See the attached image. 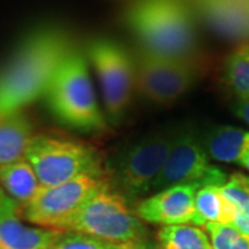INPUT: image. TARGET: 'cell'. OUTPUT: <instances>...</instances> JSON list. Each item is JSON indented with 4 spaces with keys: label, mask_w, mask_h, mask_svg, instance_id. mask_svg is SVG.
I'll list each match as a JSON object with an SVG mask.
<instances>
[{
    "label": "cell",
    "mask_w": 249,
    "mask_h": 249,
    "mask_svg": "<svg viewBox=\"0 0 249 249\" xmlns=\"http://www.w3.org/2000/svg\"><path fill=\"white\" fill-rule=\"evenodd\" d=\"M45 98L53 115L65 126L88 133H100L107 127L90 78L88 58L76 47H72L60 62Z\"/></svg>",
    "instance_id": "cell-3"
},
{
    "label": "cell",
    "mask_w": 249,
    "mask_h": 249,
    "mask_svg": "<svg viewBox=\"0 0 249 249\" xmlns=\"http://www.w3.org/2000/svg\"><path fill=\"white\" fill-rule=\"evenodd\" d=\"M209 234L212 249H249V237L231 224L209 223L204 227Z\"/></svg>",
    "instance_id": "cell-21"
},
{
    "label": "cell",
    "mask_w": 249,
    "mask_h": 249,
    "mask_svg": "<svg viewBox=\"0 0 249 249\" xmlns=\"http://www.w3.org/2000/svg\"><path fill=\"white\" fill-rule=\"evenodd\" d=\"M220 188L235 212L231 226L249 237V186L245 176L232 175Z\"/></svg>",
    "instance_id": "cell-19"
},
{
    "label": "cell",
    "mask_w": 249,
    "mask_h": 249,
    "mask_svg": "<svg viewBox=\"0 0 249 249\" xmlns=\"http://www.w3.org/2000/svg\"><path fill=\"white\" fill-rule=\"evenodd\" d=\"M61 232L25 224L22 206L0 187V249H49Z\"/></svg>",
    "instance_id": "cell-12"
},
{
    "label": "cell",
    "mask_w": 249,
    "mask_h": 249,
    "mask_svg": "<svg viewBox=\"0 0 249 249\" xmlns=\"http://www.w3.org/2000/svg\"><path fill=\"white\" fill-rule=\"evenodd\" d=\"M224 80L238 98L249 97V43H241L224 62Z\"/></svg>",
    "instance_id": "cell-20"
},
{
    "label": "cell",
    "mask_w": 249,
    "mask_h": 249,
    "mask_svg": "<svg viewBox=\"0 0 249 249\" xmlns=\"http://www.w3.org/2000/svg\"><path fill=\"white\" fill-rule=\"evenodd\" d=\"M64 231L133 245L144 237L145 229L142 219L129 209L127 199L107 186L80 206L65 224Z\"/></svg>",
    "instance_id": "cell-4"
},
{
    "label": "cell",
    "mask_w": 249,
    "mask_h": 249,
    "mask_svg": "<svg viewBox=\"0 0 249 249\" xmlns=\"http://www.w3.org/2000/svg\"><path fill=\"white\" fill-rule=\"evenodd\" d=\"M72 43L65 31L46 25L31 31L0 67V119L22 112L43 97Z\"/></svg>",
    "instance_id": "cell-1"
},
{
    "label": "cell",
    "mask_w": 249,
    "mask_h": 249,
    "mask_svg": "<svg viewBox=\"0 0 249 249\" xmlns=\"http://www.w3.org/2000/svg\"><path fill=\"white\" fill-rule=\"evenodd\" d=\"M158 241L160 249H212L208 232L193 224L162 227Z\"/></svg>",
    "instance_id": "cell-18"
},
{
    "label": "cell",
    "mask_w": 249,
    "mask_h": 249,
    "mask_svg": "<svg viewBox=\"0 0 249 249\" xmlns=\"http://www.w3.org/2000/svg\"><path fill=\"white\" fill-rule=\"evenodd\" d=\"M190 7L216 35L249 42V0H191Z\"/></svg>",
    "instance_id": "cell-13"
},
{
    "label": "cell",
    "mask_w": 249,
    "mask_h": 249,
    "mask_svg": "<svg viewBox=\"0 0 249 249\" xmlns=\"http://www.w3.org/2000/svg\"><path fill=\"white\" fill-rule=\"evenodd\" d=\"M198 184H178L142 199L136 214L144 222L166 226H196V194Z\"/></svg>",
    "instance_id": "cell-11"
},
{
    "label": "cell",
    "mask_w": 249,
    "mask_h": 249,
    "mask_svg": "<svg viewBox=\"0 0 249 249\" xmlns=\"http://www.w3.org/2000/svg\"><path fill=\"white\" fill-rule=\"evenodd\" d=\"M124 22L145 52L172 58H191L196 52V16L181 0H136Z\"/></svg>",
    "instance_id": "cell-2"
},
{
    "label": "cell",
    "mask_w": 249,
    "mask_h": 249,
    "mask_svg": "<svg viewBox=\"0 0 249 249\" xmlns=\"http://www.w3.org/2000/svg\"><path fill=\"white\" fill-rule=\"evenodd\" d=\"M202 145L209 160L240 163L249 147V132L235 126H216L205 134Z\"/></svg>",
    "instance_id": "cell-14"
},
{
    "label": "cell",
    "mask_w": 249,
    "mask_h": 249,
    "mask_svg": "<svg viewBox=\"0 0 249 249\" xmlns=\"http://www.w3.org/2000/svg\"><path fill=\"white\" fill-rule=\"evenodd\" d=\"M107 187L101 178L83 175L53 187L40 190L27 205L22 206L24 220L47 230L64 231L65 224L88 199Z\"/></svg>",
    "instance_id": "cell-8"
},
{
    "label": "cell",
    "mask_w": 249,
    "mask_h": 249,
    "mask_svg": "<svg viewBox=\"0 0 249 249\" xmlns=\"http://www.w3.org/2000/svg\"><path fill=\"white\" fill-rule=\"evenodd\" d=\"M245 181L248 183V186H249V178H248V176H245Z\"/></svg>",
    "instance_id": "cell-26"
},
{
    "label": "cell",
    "mask_w": 249,
    "mask_h": 249,
    "mask_svg": "<svg viewBox=\"0 0 249 249\" xmlns=\"http://www.w3.org/2000/svg\"><path fill=\"white\" fill-rule=\"evenodd\" d=\"M178 130H163L132 142L114 157L112 176L119 194L126 199H137L151 191V187L165 166Z\"/></svg>",
    "instance_id": "cell-5"
},
{
    "label": "cell",
    "mask_w": 249,
    "mask_h": 249,
    "mask_svg": "<svg viewBox=\"0 0 249 249\" xmlns=\"http://www.w3.org/2000/svg\"><path fill=\"white\" fill-rule=\"evenodd\" d=\"M32 139L29 119L22 112L0 119V166L25 158Z\"/></svg>",
    "instance_id": "cell-15"
},
{
    "label": "cell",
    "mask_w": 249,
    "mask_h": 249,
    "mask_svg": "<svg viewBox=\"0 0 249 249\" xmlns=\"http://www.w3.org/2000/svg\"><path fill=\"white\" fill-rule=\"evenodd\" d=\"M235 114L240 116L244 122L249 124V97L238 98V103L235 107Z\"/></svg>",
    "instance_id": "cell-23"
},
{
    "label": "cell",
    "mask_w": 249,
    "mask_h": 249,
    "mask_svg": "<svg viewBox=\"0 0 249 249\" xmlns=\"http://www.w3.org/2000/svg\"><path fill=\"white\" fill-rule=\"evenodd\" d=\"M134 58L136 89L155 104L176 101L193 86L196 78L191 58H172L139 49Z\"/></svg>",
    "instance_id": "cell-9"
},
{
    "label": "cell",
    "mask_w": 249,
    "mask_h": 249,
    "mask_svg": "<svg viewBox=\"0 0 249 249\" xmlns=\"http://www.w3.org/2000/svg\"><path fill=\"white\" fill-rule=\"evenodd\" d=\"M85 55L97 73L108 119L118 124L126 114L136 89L134 58L124 46L108 37L89 42Z\"/></svg>",
    "instance_id": "cell-6"
},
{
    "label": "cell",
    "mask_w": 249,
    "mask_h": 249,
    "mask_svg": "<svg viewBox=\"0 0 249 249\" xmlns=\"http://www.w3.org/2000/svg\"><path fill=\"white\" fill-rule=\"evenodd\" d=\"M25 160L35 170L42 187H53L90 175L101 178L100 158L79 142L47 136H34Z\"/></svg>",
    "instance_id": "cell-7"
},
{
    "label": "cell",
    "mask_w": 249,
    "mask_h": 249,
    "mask_svg": "<svg viewBox=\"0 0 249 249\" xmlns=\"http://www.w3.org/2000/svg\"><path fill=\"white\" fill-rule=\"evenodd\" d=\"M130 249H147V248H140V247H133V248Z\"/></svg>",
    "instance_id": "cell-25"
},
{
    "label": "cell",
    "mask_w": 249,
    "mask_h": 249,
    "mask_svg": "<svg viewBox=\"0 0 249 249\" xmlns=\"http://www.w3.org/2000/svg\"><path fill=\"white\" fill-rule=\"evenodd\" d=\"M222 186H204L196 190V226L205 227L209 223L232 224L234 208L223 196Z\"/></svg>",
    "instance_id": "cell-17"
},
{
    "label": "cell",
    "mask_w": 249,
    "mask_h": 249,
    "mask_svg": "<svg viewBox=\"0 0 249 249\" xmlns=\"http://www.w3.org/2000/svg\"><path fill=\"white\" fill-rule=\"evenodd\" d=\"M0 187L24 206L37 194L42 186L31 163L22 158L0 166Z\"/></svg>",
    "instance_id": "cell-16"
},
{
    "label": "cell",
    "mask_w": 249,
    "mask_h": 249,
    "mask_svg": "<svg viewBox=\"0 0 249 249\" xmlns=\"http://www.w3.org/2000/svg\"><path fill=\"white\" fill-rule=\"evenodd\" d=\"M238 165H240V166H242V168H245V169L249 172V147H248V150H247V152L244 154V157L241 158L240 163H238Z\"/></svg>",
    "instance_id": "cell-24"
},
{
    "label": "cell",
    "mask_w": 249,
    "mask_h": 249,
    "mask_svg": "<svg viewBox=\"0 0 249 249\" xmlns=\"http://www.w3.org/2000/svg\"><path fill=\"white\" fill-rule=\"evenodd\" d=\"M133 247L130 244H115L98 240L79 232L64 231L49 249H130Z\"/></svg>",
    "instance_id": "cell-22"
},
{
    "label": "cell",
    "mask_w": 249,
    "mask_h": 249,
    "mask_svg": "<svg viewBox=\"0 0 249 249\" xmlns=\"http://www.w3.org/2000/svg\"><path fill=\"white\" fill-rule=\"evenodd\" d=\"M230 176L211 163L202 142L190 130L178 132L169 157L151 191H162L178 184H198L199 187L223 186Z\"/></svg>",
    "instance_id": "cell-10"
}]
</instances>
